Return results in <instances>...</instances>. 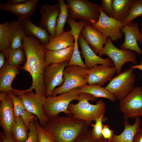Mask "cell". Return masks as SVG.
<instances>
[{
	"mask_svg": "<svg viewBox=\"0 0 142 142\" xmlns=\"http://www.w3.org/2000/svg\"><path fill=\"white\" fill-rule=\"evenodd\" d=\"M102 134L103 138L110 140L114 134L113 131L110 129L108 125H103Z\"/></svg>",
	"mask_w": 142,
	"mask_h": 142,
	"instance_id": "ab89813d",
	"label": "cell"
},
{
	"mask_svg": "<svg viewBox=\"0 0 142 142\" xmlns=\"http://www.w3.org/2000/svg\"><path fill=\"white\" fill-rule=\"evenodd\" d=\"M134 0H112L113 18L121 22L130 13Z\"/></svg>",
	"mask_w": 142,
	"mask_h": 142,
	"instance_id": "4316f807",
	"label": "cell"
},
{
	"mask_svg": "<svg viewBox=\"0 0 142 142\" xmlns=\"http://www.w3.org/2000/svg\"><path fill=\"white\" fill-rule=\"evenodd\" d=\"M130 67L133 69H138L142 71V64L131 65Z\"/></svg>",
	"mask_w": 142,
	"mask_h": 142,
	"instance_id": "f6af8a7d",
	"label": "cell"
},
{
	"mask_svg": "<svg viewBox=\"0 0 142 142\" xmlns=\"http://www.w3.org/2000/svg\"><path fill=\"white\" fill-rule=\"evenodd\" d=\"M19 67H13L6 63L4 67L0 70V91L8 93L12 92L13 89L11 84L17 74H19Z\"/></svg>",
	"mask_w": 142,
	"mask_h": 142,
	"instance_id": "7402d4cb",
	"label": "cell"
},
{
	"mask_svg": "<svg viewBox=\"0 0 142 142\" xmlns=\"http://www.w3.org/2000/svg\"><path fill=\"white\" fill-rule=\"evenodd\" d=\"M34 122L37 131L38 142H55L52 136L40 125L36 116Z\"/></svg>",
	"mask_w": 142,
	"mask_h": 142,
	"instance_id": "e575fe53",
	"label": "cell"
},
{
	"mask_svg": "<svg viewBox=\"0 0 142 142\" xmlns=\"http://www.w3.org/2000/svg\"><path fill=\"white\" fill-rule=\"evenodd\" d=\"M74 46L56 50L46 49V67L51 64H59L66 61L69 62L72 55Z\"/></svg>",
	"mask_w": 142,
	"mask_h": 142,
	"instance_id": "d4e9b609",
	"label": "cell"
},
{
	"mask_svg": "<svg viewBox=\"0 0 142 142\" xmlns=\"http://www.w3.org/2000/svg\"><path fill=\"white\" fill-rule=\"evenodd\" d=\"M60 9L58 2L54 5L43 3L40 12L41 19L39 26L46 30L51 38L55 36V29Z\"/></svg>",
	"mask_w": 142,
	"mask_h": 142,
	"instance_id": "5bb4252c",
	"label": "cell"
},
{
	"mask_svg": "<svg viewBox=\"0 0 142 142\" xmlns=\"http://www.w3.org/2000/svg\"><path fill=\"white\" fill-rule=\"evenodd\" d=\"M80 88H77L58 96L47 97L43 107V111L49 119L58 116L61 112H63L67 116L72 115L68 109L71 102L78 100Z\"/></svg>",
	"mask_w": 142,
	"mask_h": 142,
	"instance_id": "5b68a950",
	"label": "cell"
},
{
	"mask_svg": "<svg viewBox=\"0 0 142 142\" xmlns=\"http://www.w3.org/2000/svg\"><path fill=\"white\" fill-rule=\"evenodd\" d=\"M42 127L55 142H73L88 129L89 126L84 121L72 116L58 115L49 119Z\"/></svg>",
	"mask_w": 142,
	"mask_h": 142,
	"instance_id": "7a4b0ae2",
	"label": "cell"
},
{
	"mask_svg": "<svg viewBox=\"0 0 142 142\" xmlns=\"http://www.w3.org/2000/svg\"><path fill=\"white\" fill-rule=\"evenodd\" d=\"M16 124L11 130V134L17 142H24L28 137V131L21 116L15 118Z\"/></svg>",
	"mask_w": 142,
	"mask_h": 142,
	"instance_id": "f546056e",
	"label": "cell"
},
{
	"mask_svg": "<svg viewBox=\"0 0 142 142\" xmlns=\"http://www.w3.org/2000/svg\"><path fill=\"white\" fill-rule=\"evenodd\" d=\"M119 101V108L125 120L142 116V87H133Z\"/></svg>",
	"mask_w": 142,
	"mask_h": 142,
	"instance_id": "ba28073f",
	"label": "cell"
},
{
	"mask_svg": "<svg viewBox=\"0 0 142 142\" xmlns=\"http://www.w3.org/2000/svg\"><path fill=\"white\" fill-rule=\"evenodd\" d=\"M78 103H70L68 109L72 116L75 118L84 121L89 126L92 121L104 115L106 111V105L103 100H99L95 104H90L88 101H94L97 98L86 93L79 94Z\"/></svg>",
	"mask_w": 142,
	"mask_h": 142,
	"instance_id": "3957f363",
	"label": "cell"
},
{
	"mask_svg": "<svg viewBox=\"0 0 142 142\" xmlns=\"http://www.w3.org/2000/svg\"><path fill=\"white\" fill-rule=\"evenodd\" d=\"M74 38L70 30L64 31L58 36L51 38L49 43L45 45L47 49L56 50L74 46Z\"/></svg>",
	"mask_w": 142,
	"mask_h": 142,
	"instance_id": "484cf974",
	"label": "cell"
},
{
	"mask_svg": "<svg viewBox=\"0 0 142 142\" xmlns=\"http://www.w3.org/2000/svg\"><path fill=\"white\" fill-rule=\"evenodd\" d=\"M140 25L142 26V22L140 24Z\"/></svg>",
	"mask_w": 142,
	"mask_h": 142,
	"instance_id": "c3c4849f",
	"label": "cell"
},
{
	"mask_svg": "<svg viewBox=\"0 0 142 142\" xmlns=\"http://www.w3.org/2000/svg\"><path fill=\"white\" fill-rule=\"evenodd\" d=\"M140 117L136 118L133 125L127 120H125L122 132L119 135L114 134L110 140L113 142H132L135 134L140 128L141 122Z\"/></svg>",
	"mask_w": 142,
	"mask_h": 142,
	"instance_id": "cb8c5ba5",
	"label": "cell"
},
{
	"mask_svg": "<svg viewBox=\"0 0 142 142\" xmlns=\"http://www.w3.org/2000/svg\"><path fill=\"white\" fill-rule=\"evenodd\" d=\"M141 32H142V28L141 29ZM141 61L140 63V64H142V58H141Z\"/></svg>",
	"mask_w": 142,
	"mask_h": 142,
	"instance_id": "7dc6e473",
	"label": "cell"
},
{
	"mask_svg": "<svg viewBox=\"0 0 142 142\" xmlns=\"http://www.w3.org/2000/svg\"><path fill=\"white\" fill-rule=\"evenodd\" d=\"M20 20L22 28L26 36L36 37L45 45L49 43L51 38L49 34L45 29L34 24L31 21L30 17Z\"/></svg>",
	"mask_w": 142,
	"mask_h": 142,
	"instance_id": "ffe728a7",
	"label": "cell"
},
{
	"mask_svg": "<svg viewBox=\"0 0 142 142\" xmlns=\"http://www.w3.org/2000/svg\"><path fill=\"white\" fill-rule=\"evenodd\" d=\"M81 52L84 59V64L87 69L92 68L97 64H105L114 66L113 62L109 57L103 58L97 55L85 41L81 33L78 39Z\"/></svg>",
	"mask_w": 142,
	"mask_h": 142,
	"instance_id": "e0dca14e",
	"label": "cell"
},
{
	"mask_svg": "<svg viewBox=\"0 0 142 142\" xmlns=\"http://www.w3.org/2000/svg\"><path fill=\"white\" fill-rule=\"evenodd\" d=\"M18 96L22 99L28 111L37 116L42 127L48 122L49 119L45 115L43 111L46 97L37 94L33 91L22 93Z\"/></svg>",
	"mask_w": 142,
	"mask_h": 142,
	"instance_id": "8fae6325",
	"label": "cell"
},
{
	"mask_svg": "<svg viewBox=\"0 0 142 142\" xmlns=\"http://www.w3.org/2000/svg\"><path fill=\"white\" fill-rule=\"evenodd\" d=\"M107 42L98 56L101 57L105 54L108 56L113 61L117 74L120 73L123 65L125 63L130 62L133 65L137 63V59L134 51L130 49H119L113 43L109 37L107 38Z\"/></svg>",
	"mask_w": 142,
	"mask_h": 142,
	"instance_id": "9c48e42d",
	"label": "cell"
},
{
	"mask_svg": "<svg viewBox=\"0 0 142 142\" xmlns=\"http://www.w3.org/2000/svg\"><path fill=\"white\" fill-rule=\"evenodd\" d=\"M81 33L92 50L96 54L99 55L103 49L104 45L106 43L107 38L88 24L84 26Z\"/></svg>",
	"mask_w": 142,
	"mask_h": 142,
	"instance_id": "ac0fdd59",
	"label": "cell"
},
{
	"mask_svg": "<svg viewBox=\"0 0 142 142\" xmlns=\"http://www.w3.org/2000/svg\"><path fill=\"white\" fill-rule=\"evenodd\" d=\"M38 0H29L19 4L11 5L6 3L0 4V9L16 15L18 19L30 17L32 16L37 7Z\"/></svg>",
	"mask_w": 142,
	"mask_h": 142,
	"instance_id": "d6986e66",
	"label": "cell"
},
{
	"mask_svg": "<svg viewBox=\"0 0 142 142\" xmlns=\"http://www.w3.org/2000/svg\"><path fill=\"white\" fill-rule=\"evenodd\" d=\"M34 121H32L29 124L28 138L24 142H38L37 131Z\"/></svg>",
	"mask_w": 142,
	"mask_h": 142,
	"instance_id": "8d00e7d4",
	"label": "cell"
},
{
	"mask_svg": "<svg viewBox=\"0 0 142 142\" xmlns=\"http://www.w3.org/2000/svg\"><path fill=\"white\" fill-rule=\"evenodd\" d=\"M0 136L2 142H17L12 134H7L1 131Z\"/></svg>",
	"mask_w": 142,
	"mask_h": 142,
	"instance_id": "60d3db41",
	"label": "cell"
},
{
	"mask_svg": "<svg viewBox=\"0 0 142 142\" xmlns=\"http://www.w3.org/2000/svg\"><path fill=\"white\" fill-rule=\"evenodd\" d=\"M9 21L0 24V50L3 52L6 56L10 49L8 36Z\"/></svg>",
	"mask_w": 142,
	"mask_h": 142,
	"instance_id": "1f68e13d",
	"label": "cell"
},
{
	"mask_svg": "<svg viewBox=\"0 0 142 142\" xmlns=\"http://www.w3.org/2000/svg\"><path fill=\"white\" fill-rule=\"evenodd\" d=\"M87 72L88 85H98L101 86L110 81L116 73L114 66L105 64L96 65L90 69H87Z\"/></svg>",
	"mask_w": 142,
	"mask_h": 142,
	"instance_id": "2e32d148",
	"label": "cell"
},
{
	"mask_svg": "<svg viewBox=\"0 0 142 142\" xmlns=\"http://www.w3.org/2000/svg\"><path fill=\"white\" fill-rule=\"evenodd\" d=\"M22 47L25 52L26 61L21 69L28 72L31 76L32 83L31 87L25 90L14 89L15 95L34 89L37 94L45 95L43 76L45 65V45L36 37L26 36L22 41Z\"/></svg>",
	"mask_w": 142,
	"mask_h": 142,
	"instance_id": "6da1fadb",
	"label": "cell"
},
{
	"mask_svg": "<svg viewBox=\"0 0 142 142\" xmlns=\"http://www.w3.org/2000/svg\"><path fill=\"white\" fill-rule=\"evenodd\" d=\"M6 63L13 67H19L26 60L25 52L22 47L15 49H9L5 56Z\"/></svg>",
	"mask_w": 142,
	"mask_h": 142,
	"instance_id": "f1b7e54d",
	"label": "cell"
},
{
	"mask_svg": "<svg viewBox=\"0 0 142 142\" xmlns=\"http://www.w3.org/2000/svg\"><path fill=\"white\" fill-rule=\"evenodd\" d=\"M80 88V92L90 94L95 98L102 97L109 100L112 102H114L116 99L113 95L109 91L98 85H86Z\"/></svg>",
	"mask_w": 142,
	"mask_h": 142,
	"instance_id": "83f0119b",
	"label": "cell"
},
{
	"mask_svg": "<svg viewBox=\"0 0 142 142\" xmlns=\"http://www.w3.org/2000/svg\"><path fill=\"white\" fill-rule=\"evenodd\" d=\"M87 69L77 65L67 66L64 71L63 83L53 90L51 96H55L87 85Z\"/></svg>",
	"mask_w": 142,
	"mask_h": 142,
	"instance_id": "8992f818",
	"label": "cell"
},
{
	"mask_svg": "<svg viewBox=\"0 0 142 142\" xmlns=\"http://www.w3.org/2000/svg\"><path fill=\"white\" fill-rule=\"evenodd\" d=\"M5 56L3 52H0V69H1L5 66L6 61L5 60Z\"/></svg>",
	"mask_w": 142,
	"mask_h": 142,
	"instance_id": "7bdbcfd3",
	"label": "cell"
},
{
	"mask_svg": "<svg viewBox=\"0 0 142 142\" xmlns=\"http://www.w3.org/2000/svg\"><path fill=\"white\" fill-rule=\"evenodd\" d=\"M142 16V0H134L130 13L121 21L124 26L129 24L136 17Z\"/></svg>",
	"mask_w": 142,
	"mask_h": 142,
	"instance_id": "836d02e7",
	"label": "cell"
},
{
	"mask_svg": "<svg viewBox=\"0 0 142 142\" xmlns=\"http://www.w3.org/2000/svg\"><path fill=\"white\" fill-rule=\"evenodd\" d=\"M68 6V17L74 21L78 19L92 25L98 21L100 7L88 0H66Z\"/></svg>",
	"mask_w": 142,
	"mask_h": 142,
	"instance_id": "277c9868",
	"label": "cell"
},
{
	"mask_svg": "<svg viewBox=\"0 0 142 142\" xmlns=\"http://www.w3.org/2000/svg\"><path fill=\"white\" fill-rule=\"evenodd\" d=\"M69 61L59 64H51L46 66L43 76L45 95L51 96L53 90L57 86L61 85L64 82V71Z\"/></svg>",
	"mask_w": 142,
	"mask_h": 142,
	"instance_id": "30bf717a",
	"label": "cell"
},
{
	"mask_svg": "<svg viewBox=\"0 0 142 142\" xmlns=\"http://www.w3.org/2000/svg\"><path fill=\"white\" fill-rule=\"evenodd\" d=\"M132 142H142V128H140L136 132Z\"/></svg>",
	"mask_w": 142,
	"mask_h": 142,
	"instance_id": "b9f144b4",
	"label": "cell"
},
{
	"mask_svg": "<svg viewBox=\"0 0 142 142\" xmlns=\"http://www.w3.org/2000/svg\"><path fill=\"white\" fill-rule=\"evenodd\" d=\"M27 1V0H9L6 3L9 5H14L24 3Z\"/></svg>",
	"mask_w": 142,
	"mask_h": 142,
	"instance_id": "ee69618b",
	"label": "cell"
},
{
	"mask_svg": "<svg viewBox=\"0 0 142 142\" xmlns=\"http://www.w3.org/2000/svg\"><path fill=\"white\" fill-rule=\"evenodd\" d=\"M10 49H15L22 47V41L26 36L22 28L20 19L10 22L8 30Z\"/></svg>",
	"mask_w": 142,
	"mask_h": 142,
	"instance_id": "44dd1931",
	"label": "cell"
},
{
	"mask_svg": "<svg viewBox=\"0 0 142 142\" xmlns=\"http://www.w3.org/2000/svg\"><path fill=\"white\" fill-rule=\"evenodd\" d=\"M82 136L78 142H100L93 137L92 130L89 129L82 134Z\"/></svg>",
	"mask_w": 142,
	"mask_h": 142,
	"instance_id": "f35d334b",
	"label": "cell"
},
{
	"mask_svg": "<svg viewBox=\"0 0 142 142\" xmlns=\"http://www.w3.org/2000/svg\"><path fill=\"white\" fill-rule=\"evenodd\" d=\"M60 11L57 20L55 29L56 37L59 36L64 31V28L67 22L68 17V6L64 0H58Z\"/></svg>",
	"mask_w": 142,
	"mask_h": 142,
	"instance_id": "4dcf8cb0",
	"label": "cell"
},
{
	"mask_svg": "<svg viewBox=\"0 0 142 142\" xmlns=\"http://www.w3.org/2000/svg\"><path fill=\"white\" fill-rule=\"evenodd\" d=\"M100 10L98 21L92 26L107 38L109 37L112 41L121 39L123 35L121 29L124 27L122 23L108 16Z\"/></svg>",
	"mask_w": 142,
	"mask_h": 142,
	"instance_id": "7c38bea8",
	"label": "cell"
},
{
	"mask_svg": "<svg viewBox=\"0 0 142 142\" xmlns=\"http://www.w3.org/2000/svg\"><path fill=\"white\" fill-rule=\"evenodd\" d=\"M133 70L130 67L117 74L104 88L111 93L117 100L125 98L134 87L135 76Z\"/></svg>",
	"mask_w": 142,
	"mask_h": 142,
	"instance_id": "52a82bcc",
	"label": "cell"
},
{
	"mask_svg": "<svg viewBox=\"0 0 142 142\" xmlns=\"http://www.w3.org/2000/svg\"><path fill=\"white\" fill-rule=\"evenodd\" d=\"M112 0H102L100 7L101 10L108 16L113 18V11L112 6Z\"/></svg>",
	"mask_w": 142,
	"mask_h": 142,
	"instance_id": "74e56055",
	"label": "cell"
},
{
	"mask_svg": "<svg viewBox=\"0 0 142 142\" xmlns=\"http://www.w3.org/2000/svg\"><path fill=\"white\" fill-rule=\"evenodd\" d=\"M104 115H102L99 118L96 119L95 121V123L94 124H92L90 125L93 128L92 131L93 137L99 141L103 138L102 131L103 126L102 122Z\"/></svg>",
	"mask_w": 142,
	"mask_h": 142,
	"instance_id": "d590c367",
	"label": "cell"
},
{
	"mask_svg": "<svg viewBox=\"0 0 142 142\" xmlns=\"http://www.w3.org/2000/svg\"><path fill=\"white\" fill-rule=\"evenodd\" d=\"M79 35V34L78 33H74L73 35L74 38V50L72 57L67 66L77 65L87 69L81 59L78 48V42Z\"/></svg>",
	"mask_w": 142,
	"mask_h": 142,
	"instance_id": "d6a6232c",
	"label": "cell"
},
{
	"mask_svg": "<svg viewBox=\"0 0 142 142\" xmlns=\"http://www.w3.org/2000/svg\"><path fill=\"white\" fill-rule=\"evenodd\" d=\"M0 100V125L3 132L11 134L12 129L16 124L13 103L7 92H1Z\"/></svg>",
	"mask_w": 142,
	"mask_h": 142,
	"instance_id": "4fadbf2b",
	"label": "cell"
},
{
	"mask_svg": "<svg viewBox=\"0 0 142 142\" xmlns=\"http://www.w3.org/2000/svg\"><path fill=\"white\" fill-rule=\"evenodd\" d=\"M13 104V112L15 118L21 116L24 125L28 131L30 122L35 120V115L30 113L26 108L22 99L18 96L14 95L12 92L8 93Z\"/></svg>",
	"mask_w": 142,
	"mask_h": 142,
	"instance_id": "603a6c76",
	"label": "cell"
},
{
	"mask_svg": "<svg viewBox=\"0 0 142 142\" xmlns=\"http://www.w3.org/2000/svg\"><path fill=\"white\" fill-rule=\"evenodd\" d=\"M121 31L124 34L125 38L120 49H130L142 55V50L137 43L138 42L140 44L142 43V33L139 30L138 23L132 22L129 24L124 26Z\"/></svg>",
	"mask_w": 142,
	"mask_h": 142,
	"instance_id": "9a60e30c",
	"label": "cell"
},
{
	"mask_svg": "<svg viewBox=\"0 0 142 142\" xmlns=\"http://www.w3.org/2000/svg\"><path fill=\"white\" fill-rule=\"evenodd\" d=\"M99 141L100 142H113L110 140L105 139L103 138Z\"/></svg>",
	"mask_w": 142,
	"mask_h": 142,
	"instance_id": "bcb514c9",
	"label": "cell"
}]
</instances>
